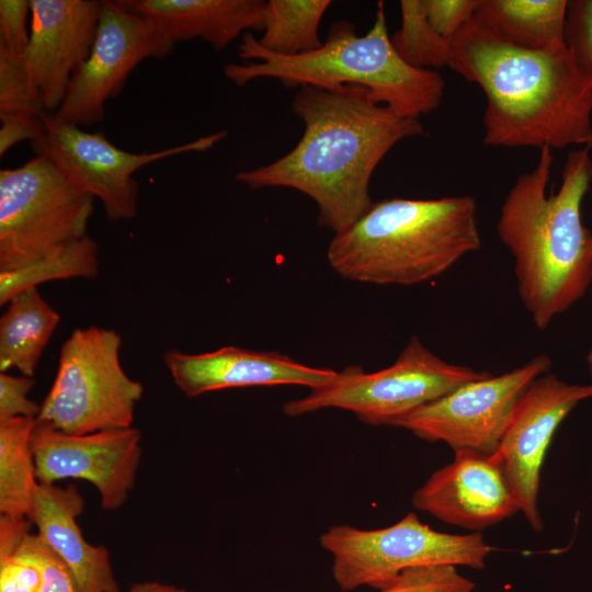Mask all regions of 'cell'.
Wrapping results in <instances>:
<instances>
[{"instance_id": "7", "label": "cell", "mask_w": 592, "mask_h": 592, "mask_svg": "<svg viewBox=\"0 0 592 592\" xmlns=\"http://www.w3.org/2000/svg\"><path fill=\"white\" fill-rule=\"evenodd\" d=\"M121 344L112 329H75L36 420L68 434L130 428L144 386L123 369Z\"/></svg>"}, {"instance_id": "8", "label": "cell", "mask_w": 592, "mask_h": 592, "mask_svg": "<svg viewBox=\"0 0 592 592\" xmlns=\"http://www.w3.org/2000/svg\"><path fill=\"white\" fill-rule=\"evenodd\" d=\"M319 543L332 556V576L342 591L367 585L382 590L402 571L420 566L449 565L483 569L492 548L482 534L439 532L413 512L378 530L332 525Z\"/></svg>"}, {"instance_id": "24", "label": "cell", "mask_w": 592, "mask_h": 592, "mask_svg": "<svg viewBox=\"0 0 592 592\" xmlns=\"http://www.w3.org/2000/svg\"><path fill=\"white\" fill-rule=\"evenodd\" d=\"M98 243L89 236L66 243L13 271L0 272V305L29 288L57 280L93 278L99 273Z\"/></svg>"}, {"instance_id": "27", "label": "cell", "mask_w": 592, "mask_h": 592, "mask_svg": "<svg viewBox=\"0 0 592 592\" xmlns=\"http://www.w3.org/2000/svg\"><path fill=\"white\" fill-rule=\"evenodd\" d=\"M475 583L455 566L429 565L402 571L379 592H471Z\"/></svg>"}, {"instance_id": "23", "label": "cell", "mask_w": 592, "mask_h": 592, "mask_svg": "<svg viewBox=\"0 0 592 592\" xmlns=\"http://www.w3.org/2000/svg\"><path fill=\"white\" fill-rule=\"evenodd\" d=\"M330 5V0L266 1L259 44L281 56L317 50L323 43L318 35L319 24Z\"/></svg>"}, {"instance_id": "9", "label": "cell", "mask_w": 592, "mask_h": 592, "mask_svg": "<svg viewBox=\"0 0 592 592\" xmlns=\"http://www.w3.org/2000/svg\"><path fill=\"white\" fill-rule=\"evenodd\" d=\"M94 197L47 157L0 171V272L23 267L87 235Z\"/></svg>"}, {"instance_id": "28", "label": "cell", "mask_w": 592, "mask_h": 592, "mask_svg": "<svg viewBox=\"0 0 592 592\" xmlns=\"http://www.w3.org/2000/svg\"><path fill=\"white\" fill-rule=\"evenodd\" d=\"M565 46L592 89V0H568Z\"/></svg>"}, {"instance_id": "18", "label": "cell", "mask_w": 592, "mask_h": 592, "mask_svg": "<svg viewBox=\"0 0 592 592\" xmlns=\"http://www.w3.org/2000/svg\"><path fill=\"white\" fill-rule=\"evenodd\" d=\"M83 510L84 500L75 485L38 483L29 520L67 565L78 592H119L109 550L91 545L80 531L77 519Z\"/></svg>"}, {"instance_id": "17", "label": "cell", "mask_w": 592, "mask_h": 592, "mask_svg": "<svg viewBox=\"0 0 592 592\" xmlns=\"http://www.w3.org/2000/svg\"><path fill=\"white\" fill-rule=\"evenodd\" d=\"M163 362L175 386L190 398L227 388L299 385L310 389L338 378L340 372L314 367L276 351L223 346L190 354L169 350Z\"/></svg>"}, {"instance_id": "3", "label": "cell", "mask_w": 592, "mask_h": 592, "mask_svg": "<svg viewBox=\"0 0 592 592\" xmlns=\"http://www.w3.org/2000/svg\"><path fill=\"white\" fill-rule=\"evenodd\" d=\"M553 163L551 149H540L534 168L509 190L496 226L513 255L521 301L540 330L576 304L592 281V234L581 214L592 182L590 147L567 155L560 186L548 194Z\"/></svg>"}, {"instance_id": "14", "label": "cell", "mask_w": 592, "mask_h": 592, "mask_svg": "<svg viewBox=\"0 0 592 592\" xmlns=\"http://www.w3.org/2000/svg\"><path fill=\"white\" fill-rule=\"evenodd\" d=\"M590 397L592 383L568 384L549 372L539 376L519 400L494 453L516 496L520 512L536 532L544 527L538 491L547 449L565 418Z\"/></svg>"}, {"instance_id": "34", "label": "cell", "mask_w": 592, "mask_h": 592, "mask_svg": "<svg viewBox=\"0 0 592 592\" xmlns=\"http://www.w3.org/2000/svg\"><path fill=\"white\" fill-rule=\"evenodd\" d=\"M43 116L1 114L0 156L5 155L20 141L30 140L32 144L38 141L45 133Z\"/></svg>"}, {"instance_id": "1", "label": "cell", "mask_w": 592, "mask_h": 592, "mask_svg": "<svg viewBox=\"0 0 592 592\" xmlns=\"http://www.w3.org/2000/svg\"><path fill=\"white\" fill-rule=\"evenodd\" d=\"M304 123L296 146L235 179L252 190L287 187L315 201L318 224L340 234L373 204L371 178L401 140L423 135L419 118L399 115L360 86H301L292 102Z\"/></svg>"}, {"instance_id": "20", "label": "cell", "mask_w": 592, "mask_h": 592, "mask_svg": "<svg viewBox=\"0 0 592 592\" xmlns=\"http://www.w3.org/2000/svg\"><path fill=\"white\" fill-rule=\"evenodd\" d=\"M568 0H479L474 20L510 45L544 50L565 45Z\"/></svg>"}, {"instance_id": "35", "label": "cell", "mask_w": 592, "mask_h": 592, "mask_svg": "<svg viewBox=\"0 0 592 592\" xmlns=\"http://www.w3.org/2000/svg\"><path fill=\"white\" fill-rule=\"evenodd\" d=\"M128 592H187L182 588L159 582H143L134 584Z\"/></svg>"}, {"instance_id": "31", "label": "cell", "mask_w": 592, "mask_h": 592, "mask_svg": "<svg viewBox=\"0 0 592 592\" xmlns=\"http://www.w3.org/2000/svg\"><path fill=\"white\" fill-rule=\"evenodd\" d=\"M29 15L30 0H0V48L23 55L30 41Z\"/></svg>"}, {"instance_id": "5", "label": "cell", "mask_w": 592, "mask_h": 592, "mask_svg": "<svg viewBox=\"0 0 592 592\" xmlns=\"http://www.w3.org/2000/svg\"><path fill=\"white\" fill-rule=\"evenodd\" d=\"M244 64H227L224 76L237 87L262 78L278 79L285 87L338 88L360 86L399 115L420 118L439 107L445 82L436 70L409 65L389 36L385 4L379 1L373 26L357 35L354 24L334 22L317 50L281 56L263 48L247 32L238 45Z\"/></svg>"}, {"instance_id": "26", "label": "cell", "mask_w": 592, "mask_h": 592, "mask_svg": "<svg viewBox=\"0 0 592 592\" xmlns=\"http://www.w3.org/2000/svg\"><path fill=\"white\" fill-rule=\"evenodd\" d=\"M46 113L21 56L0 48V115Z\"/></svg>"}, {"instance_id": "25", "label": "cell", "mask_w": 592, "mask_h": 592, "mask_svg": "<svg viewBox=\"0 0 592 592\" xmlns=\"http://www.w3.org/2000/svg\"><path fill=\"white\" fill-rule=\"evenodd\" d=\"M399 7L401 25L391 36V43L401 58L420 69L448 67L453 43L432 27L422 0H402Z\"/></svg>"}, {"instance_id": "6", "label": "cell", "mask_w": 592, "mask_h": 592, "mask_svg": "<svg viewBox=\"0 0 592 592\" xmlns=\"http://www.w3.org/2000/svg\"><path fill=\"white\" fill-rule=\"evenodd\" d=\"M490 373L445 362L412 337L388 367L365 373L349 366L333 382L284 403L283 412L299 417L335 408L371 425H389L462 385Z\"/></svg>"}, {"instance_id": "19", "label": "cell", "mask_w": 592, "mask_h": 592, "mask_svg": "<svg viewBox=\"0 0 592 592\" xmlns=\"http://www.w3.org/2000/svg\"><path fill=\"white\" fill-rule=\"evenodd\" d=\"M153 20L177 44L201 38L221 50L247 31L263 30V0H122Z\"/></svg>"}, {"instance_id": "36", "label": "cell", "mask_w": 592, "mask_h": 592, "mask_svg": "<svg viewBox=\"0 0 592 592\" xmlns=\"http://www.w3.org/2000/svg\"><path fill=\"white\" fill-rule=\"evenodd\" d=\"M587 363H588V368H589L590 375L592 377V349L590 350V352L587 355Z\"/></svg>"}, {"instance_id": "2", "label": "cell", "mask_w": 592, "mask_h": 592, "mask_svg": "<svg viewBox=\"0 0 592 592\" xmlns=\"http://www.w3.org/2000/svg\"><path fill=\"white\" fill-rule=\"evenodd\" d=\"M448 68L485 93L486 145L591 147L592 89L565 45L516 47L473 19L453 42Z\"/></svg>"}, {"instance_id": "15", "label": "cell", "mask_w": 592, "mask_h": 592, "mask_svg": "<svg viewBox=\"0 0 592 592\" xmlns=\"http://www.w3.org/2000/svg\"><path fill=\"white\" fill-rule=\"evenodd\" d=\"M29 45L21 55L44 109L55 113L92 49L103 0H30Z\"/></svg>"}, {"instance_id": "11", "label": "cell", "mask_w": 592, "mask_h": 592, "mask_svg": "<svg viewBox=\"0 0 592 592\" xmlns=\"http://www.w3.org/2000/svg\"><path fill=\"white\" fill-rule=\"evenodd\" d=\"M551 360L538 354L510 372L459 386L396 421L428 442L446 443L453 451L496 453L519 400L528 386L549 372Z\"/></svg>"}, {"instance_id": "10", "label": "cell", "mask_w": 592, "mask_h": 592, "mask_svg": "<svg viewBox=\"0 0 592 592\" xmlns=\"http://www.w3.org/2000/svg\"><path fill=\"white\" fill-rule=\"evenodd\" d=\"M44 136L32 147L47 157L76 186L102 202L111 221L128 220L137 214L138 183L134 173L161 159L206 151L221 141V130L192 141L152 152H130L111 143L103 132L90 133L80 126L43 116Z\"/></svg>"}, {"instance_id": "12", "label": "cell", "mask_w": 592, "mask_h": 592, "mask_svg": "<svg viewBox=\"0 0 592 592\" xmlns=\"http://www.w3.org/2000/svg\"><path fill=\"white\" fill-rule=\"evenodd\" d=\"M174 46L153 20L129 10L122 0H103L90 55L52 116L80 127L101 123L106 101L119 94L129 73L147 58H164Z\"/></svg>"}, {"instance_id": "21", "label": "cell", "mask_w": 592, "mask_h": 592, "mask_svg": "<svg viewBox=\"0 0 592 592\" xmlns=\"http://www.w3.org/2000/svg\"><path fill=\"white\" fill-rule=\"evenodd\" d=\"M59 321L37 287L13 297L0 318V373L16 368L22 376L33 377Z\"/></svg>"}, {"instance_id": "33", "label": "cell", "mask_w": 592, "mask_h": 592, "mask_svg": "<svg viewBox=\"0 0 592 592\" xmlns=\"http://www.w3.org/2000/svg\"><path fill=\"white\" fill-rule=\"evenodd\" d=\"M42 573L38 567L16 549L0 555V592H39Z\"/></svg>"}, {"instance_id": "22", "label": "cell", "mask_w": 592, "mask_h": 592, "mask_svg": "<svg viewBox=\"0 0 592 592\" xmlns=\"http://www.w3.org/2000/svg\"><path fill=\"white\" fill-rule=\"evenodd\" d=\"M35 418L0 422V514L29 519L38 487L32 449Z\"/></svg>"}, {"instance_id": "29", "label": "cell", "mask_w": 592, "mask_h": 592, "mask_svg": "<svg viewBox=\"0 0 592 592\" xmlns=\"http://www.w3.org/2000/svg\"><path fill=\"white\" fill-rule=\"evenodd\" d=\"M16 551L41 570L42 587L39 592H78L75 578L67 565L37 533H29Z\"/></svg>"}, {"instance_id": "30", "label": "cell", "mask_w": 592, "mask_h": 592, "mask_svg": "<svg viewBox=\"0 0 592 592\" xmlns=\"http://www.w3.org/2000/svg\"><path fill=\"white\" fill-rule=\"evenodd\" d=\"M422 4L432 27L453 43L474 19L479 0H422Z\"/></svg>"}, {"instance_id": "4", "label": "cell", "mask_w": 592, "mask_h": 592, "mask_svg": "<svg viewBox=\"0 0 592 592\" xmlns=\"http://www.w3.org/2000/svg\"><path fill=\"white\" fill-rule=\"evenodd\" d=\"M480 246L473 196L395 197L334 235L327 260L346 280L408 286L440 276Z\"/></svg>"}, {"instance_id": "13", "label": "cell", "mask_w": 592, "mask_h": 592, "mask_svg": "<svg viewBox=\"0 0 592 592\" xmlns=\"http://www.w3.org/2000/svg\"><path fill=\"white\" fill-rule=\"evenodd\" d=\"M140 441V431L133 426L68 434L36 420L32 449L37 480H86L96 489L103 510H118L136 482Z\"/></svg>"}, {"instance_id": "16", "label": "cell", "mask_w": 592, "mask_h": 592, "mask_svg": "<svg viewBox=\"0 0 592 592\" xmlns=\"http://www.w3.org/2000/svg\"><path fill=\"white\" fill-rule=\"evenodd\" d=\"M454 459L435 470L414 491L413 506L469 531L493 526L520 512L504 469L493 454L455 451Z\"/></svg>"}, {"instance_id": "32", "label": "cell", "mask_w": 592, "mask_h": 592, "mask_svg": "<svg viewBox=\"0 0 592 592\" xmlns=\"http://www.w3.org/2000/svg\"><path fill=\"white\" fill-rule=\"evenodd\" d=\"M34 379L0 373V422L14 418H37L41 405L27 398Z\"/></svg>"}]
</instances>
